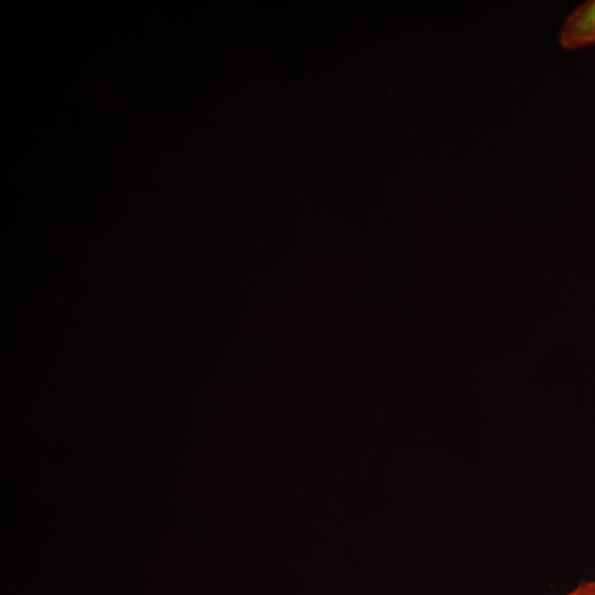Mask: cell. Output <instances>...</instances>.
<instances>
[{
    "instance_id": "1",
    "label": "cell",
    "mask_w": 595,
    "mask_h": 595,
    "mask_svg": "<svg viewBox=\"0 0 595 595\" xmlns=\"http://www.w3.org/2000/svg\"><path fill=\"white\" fill-rule=\"evenodd\" d=\"M559 45L572 51L595 44V0H587L566 15L558 33Z\"/></svg>"
},
{
    "instance_id": "2",
    "label": "cell",
    "mask_w": 595,
    "mask_h": 595,
    "mask_svg": "<svg viewBox=\"0 0 595 595\" xmlns=\"http://www.w3.org/2000/svg\"><path fill=\"white\" fill-rule=\"evenodd\" d=\"M565 595H595V580L584 581Z\"/></svg>"
}]
</instances>
